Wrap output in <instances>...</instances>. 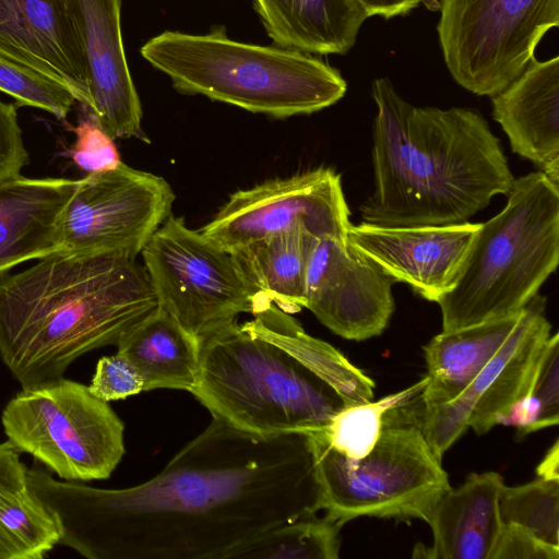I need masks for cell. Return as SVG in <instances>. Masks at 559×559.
Instances as JSON below:
<instances>
[{
  "label": "cell",
  "mask_w": 559,
  "mask_h": 559,
  "mask_svg": "<svg viewBox=\"0 0 559 559\" xmlns=\"http://www.w3.org/2000/svg\"><path fill=\"white\" fill-rule=\"evenodd\" d=\"M394 283L348 242L325 236L308 262L305 308L338 336L365 341L388 326Z\"/></svg>",
  "instance_id": "obj_14"
},
{
  "label": "cell",
  "mask_w": 559,
  "mask_h": 559,
  "mask_svg": "<svg viewBox=\"0 0 559 559\" xmlns=\"http://www.w3.org/2000/svg\"><path fill=\"white\" fill-rule=\"evenodd\" d=\"M7 440L59 478L106 479L126 452L124 425L87 385L61 378L21 390L4 406Z\"/></svg>",
  "instance_id": "obj_8"
},
{
  "label": "cell",
  "mask_w": 559,
  "mask_h": 559,
  "mask_svg": "<svg viewBox=\"0 0 559 559\" xmlns=\"http://www.w3.org/2000/svg\"><path fill=\"white\" fill-rule=\"evenodd\" d=\"M373 190L364 223L388 227L467 222L514 177L500 140L473 108L416 107L386 78L372 83Z\"/></svg>",
  "instance_id": "obj_2"
},
{
  "label": "cell",
  "mask_w": 559,
  "mask_h": 559,
  "mask_svg": "<svg viewBox=\"0 0 559 559\" xmlns=\"http://www.w3.org/2000/svg\"><path fill=\"white\" fill-rule=\"evenodd\" d=\"M537 477L559 479V442L555 441L536 468Z\"/></svg>",
  "instance_id": "obj_38"
},
{
  "label": "cell",
  "mask_w": 559,
  "mask_h": 559,
  "mask_svg": "<svg viewBox=\"0 0 559 559\" xmlns=\"http://www.w3.org/2000/svg\"><path fill=\"white\" fill-rule=\"evenodd\" d=\"M504 486L499 473L469 474L457 488H449L435 504L427 523L433 544L414 557L436 559H491L503 523L499 497Z\"/></svg>",
  "instance_id": "obj_19"
},
{
  "label": "cell",
  "mask_w": 559,
  "mask_h": 559,
  "mask_svg": "<svg viewBox=\"0 0 559 559\" xmlns=\"http://www.w3.org/2000/svg\"><path fill=\"white\" fill-rule=\"evenodd\" d=\"M88 389L99 400L110 402L141 393L144 383L133 365L116 353L97 361Z\"/></svg>",
  "instance_id": "obj_33"
},
{
  "label": "cell",
  "mask_w": 559,
  "mask_h": 559,
  "mask_svg": "<svg viewBox=\"0 0 559 559\" xmlns=\"http://www.w3.org/2000/svg\"><path fill=\"white\" fill-rule=\"evenodd\" d=\"M366 11L368 17L382 15L390 19L395 15L406 14L419 4H425L430 10H438L437 0H357Z\"/></svg>",
  "instance_id": "obj_36"
},
{
  "label": "cell",
  "mask_w": 559,
  "mask_h": 559,
  "mask_svg": "<svg viewBox=\"0 0 559 559\" xmlns=\"http://www.w3.org/2000/svg\"><path fill=\"white\" fill-rule=\"evenodd\" d=\"M342 526L326 515L299 518L253 537L227 559H337Z\"/></svg>",
  "instance_id": "obj_27"
},
{
  "label": "cell",
  "mask_w": 559,
  "mask_h": 559,
  "mask_svg": "<svg viewBox=\"0 0 559 559\" xmlns=\"http://www.w3.org/2000/svg\"><path fill=\"white\" fill-rule=\"evenodd\" d=\"M480 223L388 227L361 223L349 227L348 245L394 282L436 302L452 287Z\"/></svg>",
  "instance_id": "obj_15"
},
{
  "label": "cell",
  "mask_w": 559,
  "mask_h": 559,
  "mask_svg": "<svg viewBox=\"0 0 559 559\" xmlns=\"http://www.w3.org/2000/svg\"><path fill=\"white\" fill-rule=\"evenodd\" d=\"M319 238L304 229L269 236L229 252L262 297L287 313L306 307L308 262Z\"/></svg>",
  "instance_id": "obj_24"
},
{
  "label": "cell",
  "mask_w": 559,
  "mask_h": 559,
  "mask_svg": "<svg viewBox=\"0 0 559 559\" xmlns=\"http://www.w3.org/2000/svg\"><path fill=\"white\" fill-rule=\"evenodd\" d=\"M71 157L83 171L98 174L115 169L121 163L115 140L98 124L93 115L79 121Z\"/></svg>",
  "instance_id": "obj_32"
},
{
  "label": "cell",
  "mask_w": 559,
  "mask_h": 559,
  "mask_svg": "<svg viewBox=\"0 0 559 559\" xmlns=\"http://www.w3.org/2000/svg\"><path fill=\"white\" fill-rule=\"evenodd\" d=\"M0 55L62 82L90 107L80 35L66 0H0Z\"/></svg>",
  "instance_id": "obj_17"
},
{
  "label": "cell",
  "mask_w": 559,
  "mask_h": 559,
  "mask_svg": "<svg viewBox=\"0 0 559 559\" xmlns=\"http://www.w3.org/2000/svg\"><path fill=\"white\" fill-rule=\"evenodd\" d=\"M27 164L28 153L17 121L16 104L0 100V181L20 175Z\"/></svg>",
  "instance_id": "obj_34"
},
{
  "label": "cell",
  "mask_w": 559,
  "mask_h": 559,
  "mask_svg": "<svg viewBox=\"0 0 559 559\" xmlns=\"http://www.w3.org/2000/svg\"><path fill=\"white\" fill-rule=\"evenodd\" d=\"M559 187L539 170L514 179L504 207L480 223L452 287L436 302L442 331L520 312L559 262Z\"/></svg>",
  "instance_id": "obj_6"
},
{
  "label": "cell",
  "mask_w": 559,
  "mask_h": 559,
  "mask_svg": "<svg viewBox=\"0 0 559 559\" xmlns=\"http://www.w3.org/2000/svg\"><path fill=\"white\" fill-rule=\"evenodd\" d=\"M307 437L321 510L342 525L361 516L427 522L451 487L441 460L411 419L393 421L385 414L377 443L358 460L331 449L317 431Z\"/></svg>",
  "instance_id": "obj_7"
},
{
  "label": "cell",
  "mask_w": 559,
  "mask_h": 559,
  "mask_svg": "<svg viewBox=\"0 0 559 559\" xmlns=\"http://www.w3.org/2000/svg\"><path fill=\"white\" fill-rule=\"evenodd\" d=\"M157 308L199 340L270 304L246 281L231 254L169 215L141 251Z\"/></svg>",
  "instance_id": "obj_9"
},
{
  "label": "cell",
  "mask_w": 559,
  "mask_h": 559,
  "mask_svg": "<svg viewBox=\"0 0 559 559\" xmlns=\"http://www.w3.org/2000/svg\"><path fill=\"white\" fill-rule=\"evenodd\" d=\"M278 47L307 53H345L368 17L357 0H252Z\"/></svg>",
  "instance_id": "obj_21"
},
{
  "label": "cell",
  "mask_w": 559,
  "mask_h": 559,
  "mask_svg": "<svg viewBox=\"0 0 559 559\" xmlns=\"http://www.w3.org/2000/svg\"><path fill=\"white\" fill-rule=\"evenodd\" d=\"M84 59L90 112L116 139L150 142L142 131V107L123 48L121 0H66Z\"/></svg>",
  "instance_id": "obj_16"
},
{
  "label": "cell",
  "mask_w": 559,
  "mask_h": 559,
  "mask_svg": "<svg viewBox=\"0 0 559 559\" xmlns=\"http://www.w3.org/2000/svg\"><path fill=\"white\" fill-rule=\"evenodd\" d=\"M243 328L294 355L326 381L346 404L372 401L374 382L340 350L305 332L299 322L274 305L253 314Z\"/></svg>",
  "instance_id": "obj_25"
},
{
  "label": "cell",
  "mask_w": 559,
  "mask_h": 559,
  "mask_svg": "<svg viewBox=\"0 0 559 559\" xmlns=\"http://www.w3.org/2000/svg\"><path fill=\"white\" fill-rule=\"evenodd\" d=\"M491 559H559V547L544 543L519 525L507 524Z\"/></svg>",
  "instance_id": "obj_35"
},
{
  "label": "cell",
  "mask_w": 559,
  "mask_h": 559,
  "mask_svg": "<svg viewBox=\"0 0 559 559\" xmlns=\"http://www.w3.org/2000/svg\"><path fill=\"white\" fill-rule=\"evenodd\" d=\"M503 525H519L544 543L559 547V479L503 486L499 497Z\"/></svg>",
  "instance_id": "obj_29"
},
{
  "label": "cell",
  "mask_w": 559,
  "mask_h": 559,
  "mask_svg": "<svg viewBox=\"0 0 559 559\" xmlns=\"http://www.w3.org/2000/svg\"><path fill=\"white\" fill-rule=\"evenodd\" d=\"M27 467L0 478V559H43L59 545V531L31 491Z\"/></svg>",
  "instance_id": "obj_26"
},
{
  "label": "cell",
  "mask_w": 559,
  "mask_h": 559,
  "mask_svg": "<svg viewBox=\"0 0 559 559\" xmlns=\"http://www.w3.org/2000/svg\"><path fill=\"white\" fill-rule=\"evenodd\" d=\"M116 346L117 353L140 373L145 392L155 389L191 392L198 381L199 338L159 308L130 329Z\"/></svg>",
  "instance_id": "obj_23"
},
{
  "label": "cell",
  "mask_w": 559,
  "mask_h": 559,
  "mask_svg": "<svg viewBox=\"0 0 559 559\" xmlns=\"http://www.w3.org/2000/svg\"><path fill=\"white\" fill-rule=\"evenodd\" d=\"M522 310L436 335L424 347L427 382L419 393L420 404H442L457 397L504 344Z\"/></svg>",
  "instance_id": "obj_22"
},
{
  "label": "cell",
  "mask_w": 559,
  "mask_h": 559,
  "mask_svg": "<svg viewBox=\"0 0 559 559\" xmlns=\"http://www.w3.org/2000/svg\"><path fill=\"white\" fill-rule=\"evenodd\" d=\"M78 179L27 178L0 181V274L58 252L61 221Z\"/></svg>",
  "instance_id": "obj_18"
},
{
  "label": "cell",
  "mask_w": 559,
  "mask_h": 559,
  "mask_svg": "<svg viewBox=\"0 0 559 559\" xmlns=\"http://www.w3.org/2000/svg\"><path fill=\"white\" fill-rule=\"evenodd\" d=\"M491 103L514 153L540 169L559 158V57L534 58Z\"/></svg>",
  "instance_id": "obj_20"
},
{
  "label": "cell",
  "mask_w": 559,
  "mask_h": 559,
  "mask_svg": "<svg viewBox=\"0 0 559 559\" xmlns=\"http://www.w3.org/2000/svg\"><path fill=\"white\" fill-rule=\"evenodd\" d=\"M426 382L425 377L411 388L377 402L346 404L324 429L317 432L331 449L345 457L362 459L377 443L384 426L385 414L408 403L424 390Z\"/></svg>",
  "instance_id": "obj_28"
},
{
  "label": "cell",
  "mask_w": 559,
  "mask_h": 559,
  "mask_svg": "<svg viewBox=\"0 0 559 559\" xmlns=\"http://www.w3.org/2000/svg\"><path fill=\"white\" fill-rule=\"evenodd\" d=\"M191 394L212 416L260 437L324 429L346 405L326 381L282 346L237 320L199 340Z\"/></svg>",
  "instance_id": "obj_5"
},
{
  "label": "cell",
  "mask_w": 559,
  "mask_h": 559,
  "mask_svg": "<svg viewBox=\"0 0 559 559\" xmlns=\"http://www.w3.org/2000/svg\"><path fill=\"white\" fill-rule=\"evenodd\" d=\"M141 55L181 93L275 118L319 111L347 90L341 73L321 59L295 49L236 41L223 26L204 35L163 32L142 46Z\"/></svg>",
  "instance_id": "obj_4"
},
{
  "label": "cell",
  "mask_w": 559,
  "mask_h": 559,
  "mask_svg": "<svg viewBox=\"0 0 559 559\" xmlns=\"http://www.w3.org/2000/svg\"><path fill=\"white\" fill-rule=\"evenodd\" d=\"M175 193L160 176L124 163L78 179L61 221L58 252L135 259L171 214Z\"/></svg>",
  "instance_id": "obj_11"
},
{
  "label": "cell",
  "mask_w": 559,
  "mask_h": 559,
  "mask_svg": "<svg viewBox=\"0 0 559 559\" xmlns=\"http://www.w3.org/2000/svg\"><path fill=\"white\" fill-rule=\"evenodd\" d=\"M559 421V334L550 335L539 355L527 395L502 424L513 425L526 436Z\"/></svg>",
  "instance_id": "obj_30"
},
{
  "label": "cell",
  "mask_w": 559,
  "mask_h": 559,
  "mask_svg": "<svg viewBox=\"0 0 559 559\" xmlns=\"http://www.w3.org/2000/svg\"><path fill=\"white\" fill-rule=\"evenodd\" d=\"M0 91L17 106L44 109L64 120L76 100L62 82L29 66L0 55Z\"/></svg>",
  "instance_id": "obj_31"
},
{
  "label": "cell",
  "mask_w": 559,
  "mask_h": 559,
  "mask_svg": "<svg viewBox=\"0 0 559 559\" xmlns=\"http://www.w3.org/2000/svg\"><path fill=\"white\" fill-rule=\"evenodd\" d=\"M25 468V464L21 461V452L8 440L0 443V478L22 472Z\"/></svg>",
  "instance_id": "obj_37"
},
{
  "label": "cell",
  "mask_w": 559,
  "mask_h": 559,
  "mask_svg": "<svg viewBox=\"0 0 559 559\" xmlns=\"http://www.w3.org/2000/svg\"><path fill=\"white\" fill-rule=\"evenodd\" d=\"M157 308L144 265L116 254L56 252L0 278V357L22 390L61 378Z\"/></svg>",
  "instance_id": "obj_3"
},
{
  "label": "cell",
  "mask_w": 559,
  "mask_h": 559,
  "mask_svg": "<svg viewBox=\"0 0 559 559\" xmlns=\"http://www.w3.org/2000/svg\"><path fill=\"white\" fill-rule=\"evenodd\" d=\"M349 216L341 176L320 167L235 192L200 231L227 252L295 229L347 242Z\"/></svg>",
  "instance_id": "obj_12"
},
{
  "label": "cell",
  "mask_w": 559,
  "mask_h": 559,
  "mask_svg": "<svg viewBox=\"0 0 559 559\" xmlns=\"http://www.w3.org/2000/svg\"><path fill=\"white\" fill-rule=\"evenodd\" d=\"M27 485L88 559H227L271 528L321 510L305 433L260 437L212 416L153 478L122 489L57 480L39 467Z\"/></svg>",
  "instance_id": "obj_1"
},
{
  "label": "cell",
  "mask_w": 559,
  "mask_h": 559,
  "mask_svg": "<svg viewBox=\"0 0 559 559\" xmlns=\"http://www.w3.org/2000/svg\"><path fill=\"white\" fill-rule=\"evenodd\" d=\"M437 26L452 78L495 96L526 69L544 35L559 26V0H440Z\"/></svg>",
  "instance_id": "obj_10"
},
{
  "label": "cell",
  "mask_w": 559,
  "mask_h": 559,
  "mask_svg": "<svg viewBox=\"0 0 559 559\" xmlns=\"http://www.w3.org/2000/svg\"><path fill=\"white\" fill-rule=\"evenodd\" d=\"M546 298L536 295L501 348L455 399L435 405L420 404L414 424L439 460L468 429L477 435L502 424L528 393L543 347L551 335Z\"/></svg>",
  "instance_id": "obj_13"
}]
</instances>
